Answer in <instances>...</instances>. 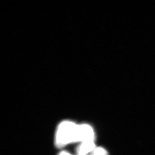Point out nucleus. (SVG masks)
<instances>
[{
	"label": "nucleus",
	"mask_w": 155,
	"mask_h": 155,
	"mask_svg": "<svg viewBox=\"0 0 155 155\" xmlns=\"http://www.w3.org/2000/svg\"><path fill=\"white\" fill-rule=\"evenodd\" d=\"M79 125L72 121L61 122L56 132V147L61 148L68 144L79 143Z\"/></svg>",
	"instance_id": "1"
},
{
	"label": "nucleus",
	"mask_w": 155,
	"mask_h": 155,
	"mask_svg": "<svg viewBox=\"0 0 155 155\" xmlns=\"http://www.w3.org/2000/svg\"><path fill=\"white\" fill-rule=\"evenodd\" d=\"M95 132L89 124H80L79 127V143L95 141Z\"/></svg>",
	"instance_id": "2"
},
{
	"label": "nucleus",
	"mask_w": 155,
	"mask_h": 155,
	"mask_svg": "<svg viewBox=\"0 0 155 155\" xmlns=\"http://www.w3.org/2000/svg\"><path fill=\"white\" fill-rule=\"evenodd\" d=\"M96 147L95 141L81 143L76 149V153L77 155H87L94 150Z\"/></svg>",
	"instance_id": "3"
},
{
	"label": "nucleus",
	"mask_w": 155,
	"mask_h": 155,
	"mask_svg": "<svg viewBox=\"0 0 155 155\" xmlns=\"http://www.w3.org/2000/svg\"><path fill=\"white\" fill-rule=\"evenodd\" d=\"M87 155H108L107 151L102 147H96L95 149Z\"/></svg>",
	"instance_id": "4"
},
{
	"label": "nucleus",
	"mask_w": 155,
	"mask_h": 155,
	"mask_svg": "<svg viewBox=\"0 0 155 155\" xmlns=\"http://www.w3.org/2000/svg\"><path fill=\"white\" fill-rule=\"evenodd\" d=\"M58 155H72L71 153L67 152L66 151H61L60 152Z\"/></svg>",
	"instance_id": "5"
}]
</instances>
